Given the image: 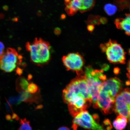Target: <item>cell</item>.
Wrapping results in <instances>:
<instances>
[{
	"instance_id": "52a82bcc",
	"label": "cell",
	"mask_w": 130,
	"mask_h": 130,
	"mask_svg": "<svg viewBox=\"0 0 130 130\" xmlns=\"http://www.w3.org/2000/svg\"><path fill=\"white\" fill-rule=\"evenodd\" d=\"M122 86V84L118 78L115 77L110 78L104 82L101 90L106 92L115 98L121 90Z\"/></svg>"
},
{
	"instance_id": "5bb4252c",
	"label": "cell",
	"mask_w": 130,
	"mask_h": 130,
	"mask_svg": "<svg viewBox=\"0 0 130 130\" xmlns=\"http://www.w3.org/2000/svg\"><path fill=\"white\" fill-rule=\"evenodd\" d=\"M117 8L116 5L110 4H106L104 7V10L108 15L111 16L114 15L117 11Z\"/></svg>"
},
{
	"instance_id": "1f68e13d",
	"label": "cell",
	"mask_w": 130,
	"mask_h": 130,
	"mask_svg": "<svg viewBox=\"0 0 130 130\" xmlns=\"http://www.w3.org/2000/svg\"><path fill=\"white\" fill-rule=\"evenodd\" d=\"M6 119L8 120H10L11 119V117L10 115H7L6 117Z\"/></svg>"
},
{
	"instance_id": "836d02e7",
	"label": "cell",
	"mask_w": 130,
	"mask_h": 130,
	"mask_svg": "<svg viewBox=\"0 0 130 130\" xmlns=\"http://www.w3.org/2000/svg\"><path fill=\"white\" fill-rule=\"evenodd\" d=\"M32 77V76L31 74H29L28 76V79L30 80V79H31Z\"/></svg>"
},
{
	"instance_id": "3957f363",
	"label": "cell",
	"mask_w": 130,
	"mask_h": 130,
	"mask_svg": "<svg viewBox=\"0 0 130 130\" xmlns=\"http://www.w3.org/2000/svg\"><path fill=\"white\" fill-rule=\"evenodd\" d=\"M100 47L110 63L122 64L125 63V52L121 45L116 41L110 40L107 43L101 45Z\"/></svg>"
},
{
	"instance_id": "d6986e66",
	"label": "cell",
	"mask_w": 130,
	"mask_h": 130,
	"mask_svg": "<svg viewBox=\"0 0 130 130\" xmlns=\"http://www.w3.org/2000/svg\"><path fill=\"white\" fill-rule=\"evenodd\" d=\"M27 90L29 93L34 94L36 93L38 91V88L36 84L31 83L29 84Z\"/></svg>"
},
{
	"instance_id": "e575fe53",
	"label": "cell",
	"mask_w": 130,
	"mask_h": 130,
	"mask_svg": "<svg viewBox=\"0 0 130 130\" xmlns=\"http://www.w3.org/2000/svg\"><path fill=\"white\" fill-rule=\"evenodd\" d=\"M128 120H129V122L130 124V110L129 112V117L128 118Z\"/></svg>"
},
{
	"instance_id": "e0dca14e",
	"label": "cell",
	"mask_w": 130,
	"mask_h": 130,
	"mask_svg": "<svg viewBox=\"0 0 130 130\" xmlns=\"http://www.w3.org/2000/svg\"><path fill=\"white\" fill-rule=\"evenodd\" d=\"M20 122V126L18 130H32L29 122L26 119H21Z\"/></svg>"
},
{
	"instance_id": "7a4b0ae2",
	"label": "cell",
	"mask_w": 130,
	"mask_h": 130,
	"mask_svg": "<svg viewBox=\"0 0 130 130\" xmlns=\"http://www.w3.org/2000/svg\"><path fill=\"white\" fill-rule=\"evenodd\" d=\"M26 47L27 51L30 52L31 58L34 63L42 64L49 60L50 45L48 42L36 38L32 43L27 42Z\"/></svg>"
},
{
	"instance_id": "8992f818",
	"label": "cell",
	"mask_w": 130,
	"mask_h": 130,
	"mask_svg": "<svg viewBox=\"0 0 130 130\" xmlns=\"http://www.w3.org/2000/svg\"><path fill=\"white\" fill-rule=\"evenodd\" d=\"M115 102V98L108 92L100 90L98 104L102 113L105 115L111 113Z\"/></svg>"
},
{
	"instance_id": "603a6c76",
	"label": "cell",
	"mask_w": 130,
	"mask_h": 130,
	"mask_svg": "<svg viewBox=\"0 0 130 130\" xmlns=\"http://www.w3.org/2000/svg\"><path fill=\"white\" fill-rule=\"evenodd\" d=\"M94 29H95V27L94 25L92 24H88L87 26V30L91 32L93 31Z\"/></svg>"
},
{
	"instance_id": "44dd1931",
	"label": "cell",
	"mask_w": 130,
	"mask_h": 130,
	"mask_svg": "<svg viewBox=\"0 0 130 130\" xmlns=\"http://www.w3.org/2000/svg\"><path fill=\"white\" fill-rule=\"evenodd\" d=\"M104 123L105 125L108 126L107 128V130H111L112 128V126L110 124V122L109 120L108 119H106L104 121Z\"/></svg>"
},
{
	"instance_id": "d6a6232c",
	"label": "cell",
	"mask_w": 130,
	"mask_h": 130,
	"mask_svg": "<svg viewBox=\"0 0 130 130\" xmlns=\"http://www.w3.org/2000/svg\"><path fill=\"white\" fill-rule=\"evenodd\" d=\"M17 115L15 114V113L13 114V115L12 117V119H16L17 118Z\"/></svg>"
},
{
	"instance_id": "ffe728a7",
	"label": "cell",
	"mask_w": 130,
	"mask_h": 130,
	"mask_svg": "<svg viewBox=\"0 0 130 130\" xmlns=\"http://www.w3.org/2000/svg\"><path fill=\"white\" fill-rule=\"evenodd\" d=\"M127 76L128 79V80L126 83V85H130V60L128 63L127 67Z\"/></svg>"
},
{
	"instance_id": "7402d4cb",
	"label": "cell",
	"mask_w": 130,
	"mask_h": 130,
	"mask_svg": "<svg viewBox=\"0 0 130 130\" xmlns=\"http://www.w3.org/2000/svg\"><path fill=\"white\" fill-rule=\"evenodd\" d=\"M4 49L5 46L4 43L0 41V56H2L4 54Z\"/></svg>"
},
{
	"instance_id": "9c48e42d",
	"label": "cell",
	"mask_w": 130,
	"mask_h": 130,
	"mask_svg": "<svg viewBox=\"0 0 130 130\" xmlns=\"http://www.w3.org/2000/svg\"><path fill=\"white\" fill-rule=\"evenodd\" d=\"M73 123L72 128L74 130H77V128L79 126L92 130H105L96 122H90L84 121L77 116L74 117Z\"/></svg>"
},
{
	"instance_id": "30bf717a",
	"label": "cell",
	"mask_w": 130,
	"mask_h": 130,
	"mask_svg": "<svg viewBox=\"0 0 130 130\" xmlns=\"http://www.w3.org/2000/svg\"><path fill=\"white\" fill-rule=\"evenodd\" d=\"M95 0H72L71 4L77 8L81 13L87 12L92 9L94 6Z\"/></svg>"
},
{
	"instance_id": "74e56055",
	"label": "cell",
	"mask_w": 130,
	"mask_h": 130,
	"mask_svg": "<svg viewBox=\"0 0 130 130\" xmlns=\"http://www.w3.org/2000/svg\"><path fill=\"white\" fill-rule=\"evenodd\" d=\"M129 53H130V50H129Z\"/></svg>"
},
{
	"instance_id": "ba28073f",
	"label": "cell",
	"mask_w": 130,
	"mask_h": 130,
	"mask_svg": "<svg viewBox=\"0 0 130 130\" xmlns=\"http://www.w3.org/2000/svg\"><path fill=\"white\" fill-rule=\"evenodd\" d=\"M115 102L113 110L115 112L128 118L130 108L120 93L116 96Z\"/></svg>"
},
{
	"instance_id": "8fae6325",
	"label": "cell",
	"mask_w": 130,
	"mask_h": 130,
	"mask_svg": "<svg viewBox=\"0 0 130 130\" xmlns=\"http://www.w3.org/2000/svg\"><path fill=\"white\" fill-rule=\"evenodd\" d=\"M114 23L117 28L123 30L127 35L130 36V14H126L124 18L116 19Z\"/></svg>"
},
{
	"instance_id": "8d00e7d4",
	"label": "cell",
	"mask_w": 130,
	"mask_h": 130,
	"mask_svg": "<svg viewBox=\"0 0 130 130\" xmlns=\"http://www.w3.org/2000/svg\"><path fill=\"white\" fill-rule=\"evenodd\" d=\"M129 10H130V7H129Z\"/></svg>"
},
{
	"instance_id": "9a60e30c",
	"label": "cell",
	"mask_w": 130,
	"mask_h": 130,
	"mask_svg": "<svg viewBox=\"0 0 130 130\" xmlns=\"http://www.w3.org/2000/svg\"><path fill=\"white\" fill-rule=\"evenodd\" d=\"M100 18L99 16L90 15H89L86 21V23L88 24H92L94 25H100L101 24L100 22Z\"/></svg>"
},
{
	"instance_id": "f1b7e54d",
	"label": "cell",
	"mask_w": 130,
	"mask_h": 130,
	"mask_svg": "<svg viewBox=\"0 0 130 130\" xmlns=\"http://www.w3.org/2000/svg\"><path fill=\"white\" fill-rule=\"evenodd\" d=\"M5 17V15L4 14H3V13H0V19H2L4 18Z\"/></svg>"
},
{
	"instance_id": "4fadbf2b",
	"label": "cell",
	"mask_w": 130,
	"mask_h": 130,
	"mask_svg": "<svg viewBox=\"0 0 130 130\" xmlns=\"http://www.w3.org/2000/svg\"><path fill=\"white\" fill-rule=\"evenodd\" d=\"M16 87L17 90L21 92L28 91L29 83L26 79L23 77H19L17 79Z\"/></svg>"
},
{
	"instance_id": "2e32d148",
	"label": "cell",
	"mask_w": 130,
	"mask_h": 130,
	"mask_svg": "<svg viewBox=\"0 0 130 130\" xmlns=\"http://www.w3.org/2000/svg\"><path fill=\"white\" fill-rule=\"evenodd\" d=\"M79 9L71 4V2L69 4L66 5L65 11L69 16H73L77 12Z\"/></svg>"
},
{
	"instance_id": "7c38bea8",
	"label": "cell",
	"mask_w": 130,
	"mask_h": 130,
	"mask_svg": "<svg viewBox=\"0 0 130 130\" xmlns=\"http://www.w3.org/2000/svg\"><path fill=\"white\" fill-rule=\"evenodd\" d=\"M127 122V119L125 117L120 115L113 121V124L117 130H123L126 127Z\"/></svg>"
},
{
	"instance_id": "cb8c5ba5",
	"label": "cell",
	"mask_w": 130,
	"mask_h": 130,
	"mask_svg": "<svg viewBox=\"0 0 130 130\" xmlns=\"http://www.w3.org/2000/svg\"><path fill=\"white\" fill-rule=\"evenodd\" d=\"M23 69L20 68L18 67L16 69V72L19 75H21L23 73Z\"/></svg>"
},
{
	"instance_id": "d590c367",
	"label": "cell",
	"mask_w": 130,
	"mask_h": 130,
	"mask_svg": "<svg viewBox=\"0 0 130 130\" xmlns=\"http://www.w3.org/2000/svg\"><path fill=\"white\" fill-rule=\"evenodd\" d=\"M37 14L38 16H40L41 15V12H39H39H37Z\"/></svg>"
},
{
	"instance_id": "484cf974",
	"label": "cell",
	"mask_w": 130,
	"mask_h": 130,
	"mask_svg": "<svg viewBox=\"0 0 130 130\" xmlns=\"http://www.w3.org/2000/svg\"><path fill=\"white\" fill-rule=\"evenodd\" d=\"M58 130H70V129L66 127L63 126L59 128Z\"/></svg>"
},
{
	"instance_id": "6da1fadb",
	"label": "cell",
	"mask_w": 130,
	"mask_h": 130,
	"mask_svg": "<svg viewBox=\"0 0 130 130\" xmlns=\"http://www.w3.org/2000/svg\"><path fill=\"white\" fill-rule=\"evenodd\" d=\"M86 82L91 96L94 108H99L98 101L102 84L106 80V76L102 70H94L90 66L86 68L85 74Z\"/></svg>"
},
{
	"instance_id": "277c9868",
	"label": "cell",
	"mask_w": 130,
	"mask_h": 130,
	"mask_svg": "<svg viewBox=\"0 0 130 130\" xmlns=\"http://www.w3.org/2000/svg\"><path fill=\"white\" fill-rule=\"evenodd\" d=\"M22 62L14 49L8 48L0 56V69L6 72H11L16 69L17 64H22Z\"/></svg>"
},
{
	"instance_id": "d4e9b609",
	"label": "cell",
	"mask_w": 130,
	"mask_h": 130,
	"mask_svg": "<svg viewBox=\"0 0 130 130\" xmlns=\"http://www.w3.org/2000/svg\"><path fill=\"white\" fill-rule=\"evenodd\" d=\"M54 32L55 35H59L61 33V29L59 27H57L55 29Z\"/></svg>"
},
{
	"instance_id": "f546056e",
	"label": "cell",
	"mask_w": 130,
	"mask_h": 130,
	"mask_svg": "<svg viewBox=\"0 0 130 130\" xmlns=\"http://www.w3.org/2000/svg\"><path fill=\"white\" fill-rule=\"evenodd\" d=\"M65 4L66 5L69 4L71 2V0H64Z\"/></svg>"
},
{
	"instance_id": "ac0fdd59",
	"label": "cell",
	"mask_w": 130,
	"mask_h": 130,
	"mask_svg": "<svg viewBox=\"0 0 130 130\" xmlns=\"http://www.w3.org/2000/svg\"><path fill=\"white\" fill-rule=\"evenodd\" d=\"M120 93L130 108V89L129 88L125 89Z\"/></svg>"
},
{
	"instance_id": "4dcf8cb0",
	"label": "cell",
	"mask_w": 130,
	"mask_h": 130,
	"mask_svg": "<svg viewBox=\"0 0 130 130\" xmlns=\"http://www.w3.org/2000/svg\"><path fill=\"white\" fill-rule=\"evenodd\" d=\"M19 19L18 17H14L12 19V21L14 22H17L18 21Z\"/></svg>"
},
{
	"instance_id": "4316f807",
	"label": "cell",
	"mask_w": 130,
	"mask_h": 130,
	"mask_svg": "<svg viewBox=\"0 0 130 130\" xmlns=\"http://www.w3.org/2000/svg\"><path fill=\"white\" fill-rule=\"evenodd\" d=\"M66 14H61L60 17V19L61 20H64L66 19Z\"/></svg>"
},
{
	"instance_id": "5b68a950",
	"label": "cell",
	"mask_w": 130,
	"mask_h": 130,
	"mask_svg": "<svg viewBox=\"0 0 130 130\" xmlns=\"http://www.w3.org/2000/svg\"><path fill=\"white\" fill-rule=\"evenodd\" d=\"M62 61L68 70L75 71L80 75L84 64L83 58L78 53H70L63 57Z\"/></svg>"
},
{
	"instance_id": "83f0119b",
	"label": "cell",
	"mask_w": 130,
	"mask_h": 130,
	"mask_svg": "<svg viewBox=\"0 0 130 130\" xmlns=\"http://www.w3.org/2000/svg\"><path fill=\"white\" fill-rule=\"evenodd\" d=\"M3 9L5 11H7L9 9V7L6 5H5L3 7Z\"/></svg>"
}]
</instances>
